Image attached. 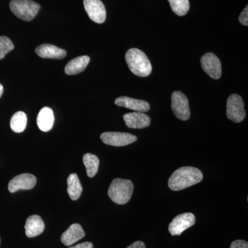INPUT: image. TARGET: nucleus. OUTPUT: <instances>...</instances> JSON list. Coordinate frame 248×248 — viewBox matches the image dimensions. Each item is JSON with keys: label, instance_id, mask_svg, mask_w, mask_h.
Returning <instances> with one entry per match:
<instances>
[{"label": "nucleus", "instance_id": "obj_4", "mask_svg": "<svg viewBox=\"0 0 248 248\" xmlns=\"http://www.w3.org/2000/svg\"><path fill=\"white\" fill-rule=\"evenodd\" d=\"M10 9L16 17L30 22L36 17L40 10V5L32 0H11Z\"/></svg>", "mask_w": 248, "mask_h": 248}, {"label": "nucleus", "instance_id": "obj_9", "mask_svg": "<svg viewBox=\"0 0 248 248\" xmlns=\"http://www.w3.org/2000/svg\"><path fill=\"white\" fill-rule=\"evenodd\" d=\"M84 6L91 20L97 24L105 22L107 11L101 0H84Z\"/></svg>", "mask_w": 248, "mask_h": 248}, {"label": "nucleus", "instance_id": "obj_19", "mask_svg": "<svg viewBox=\"0 0 248 248\" xmlns=\"http://www.w3.org/2000/svg\"><path fill=\"white\" fill-rule=\"evenodd\" d=\"M67 192L70 198L73 201L79 200L82 193L83 187L78 174L75 173L70 174L67 179Z\"/></svg>", "mask_w": 248, "mask_h": 248}, {"label": "nucleus", "instance_id": "obj_13", "mask_svg": "<svg viewBox=\"0 0 248 248\" xmlns=\"http://www.w3.org/2000/svg\"><path fill=\"white\" fill-rule=\"evenodd\" d=\"M115 104L118 107L126 108L135 112H146L150 110L149 103L141 99L128 97H120L115 99Z\"/></svg>", "mask_w": 248, "mask_h": 248}, {"label": "nucleus", "instance_id": "obj_6", "mask_svg": "<svg viewBox=\"0 0 248 248\" xmlns=\"http://www.w3.org/2000/svg\"><path fill=\"white\" fill-rule=\"evenodd\" d=\"M172 110L178 119L182 121L188 120L190 117V107L187 97L180 91L172 93Z\"/></svg>", "mask_w": 248, "mask_h": 248}, {"label": "nucleus", "instance_id": "obj_27", "mask_svg": "<svg viewBox=\"0 0 248 248\" xmlns=\"http://www.w3.org/2000/svg\"><path fill=\"white\" fill-rule=\"evenodd\" d=\"M127 248H146V246H145L144 243L139 241L133 243V244L130 245V246H128Z\"/></svg>", "mask_w": 248, "mask_h": 248}, {"label": "nucleus", "instance_id": "obj_14", "mask_svg": "<svg viewBox=\"0 0 248 248\" xmlns=\"http://www.w3.org/2000/svg\"><path fill=\"white\" fill-rule=\"evenodd\" d=\"M85 232L78 223L71 225L67 231L62 234L61 241L66 246H71L84 237Z\"/></svg>", "mask_w": 248, "mask_h": 248}, {"label": "nucleus", "instance_id": "obj_22", "mask_svg": "<svg viewBox=\"0 0 248 248\" xmlns=\"http://www.w3.org/2000/svg\"><path fill=\"white\" fill-rule=\"evenodd\" d=\"M173 12L179 16L187 14L190 9L189 0H169Z\"/></svg>", "mask_w": 248, "mask_h": 248}, {"label": "nucleus", "instance_id": "obj_28", "mask_svg": "<svg viewBox=\"0 0 248 248\" xmlns=\"http://www.w3.org/2000/svg\"><path fill=\"white\" fill-rule=\"evenodd\" d=\"M3 93H4V88H3L2 85L0 84V97L2 95Z\"/></svg>", "mask_w": 248, "mask_h": 248}, {"label": "nucleus", "instance_id": "obj_21", "mask_svg": "<svg viewBox=\"0 0 248 248\" xmlns=\"http://www.w3.org/2000/svg\"><path fill=\"white\" fill-rule=\"evenodd\" d=\"M27 125V116L22 111L15 113L11 120V128L15 133H20L25 130Z\"/></svg>", "mask_w": 248, "mask_h": 248}, {"label": "nucleus", "instance_id": "obj_11", "mask_svg": "<svg viewBox=\"0 0 248 248\" xmlns=\"http://www.w3.org/2000/svg\"><path fill=\"white\" fill-rule=\"evenodd\" d=\"M37 184V178L29 173L19 174L10 181L9 190L11 193L19 190H31L35 187Z\"/></svg>", "mask_w": 248, "mask_h": 248}, {"label": "nucleus", "instance_id": "obj_7", "mask_svg": "<svg viewBox=\"0 0 248 248\" xmlns=\"http://www.w3.org/2000/svg\"><path fill=\"white\" fill-rule=\"evenodd\" d=\"M100 138L105 144L117 147L128 146L138 140L135 135L119 132H106L101 135Z\"/></svg>", "mask_w": 248, "mask_h": 248}, {"label": "nucleus", "instance_id": "obj_2", "mask_svg": "<svg viewBox=\"0 0 248 248\" xmlns=\"http://www.w3.org/2000/svg\"><path fill=\"white\" fill-rule=\"evenodd\" d=\"M125 61L128 68L135 76L145 78L153 69L151 62L146 54L138 48H131L125 54Z\"/></svg>", "mask_w": 248, "mask_h": 248}, {"label": "nucleus", "instance_id": "obj_12", "mask_svg": "<svg viewBox=\"0 0 248 248\" xmlns=\"http://www.w3.org/2000/svg\"><path fill=\"white\" fill-rule=\"evenodd\" d=\"M124 120L125 125L130 128H147L151 124V117L144 112H134L125 114Z\"/></svg>", "mask_w": 248, "mask_h": 248}, {"label": "nucleus", "instance_id": "obj_8", "mask_svg": "<svg viewBox=\"0 0 248 248\" xmlns=\"http://www.w3.org/2000/svg\"><path fill=\"white\" fill-rule=\"evenodd\" d=\"M196 218L192 213H187L177 215L169 224L170 233L172 236L181 235L183 232L194 226Z\"/></svg>", "mask_w": 248, "mask_h": 248}, {"label": "nucleus", "instance_id": "obj_17", "mask_svg": "<svg viewBox=\"0 0 248 248\" xmlns=\"http://www.w3.org/2000/svg\"><path fill=\"white\" fill-rule=\"evenodd\" d=\"M90 60L91 59L86 55L73 59L67 63L65 67V73L69 76L79 74L86 69V67L89 65Z\"/></svg>", "mask_w": 248, "mask_h": 248}, {"label": "nucleus", "instance_id": "obj_24", "mask_svg": "<svg viewBox=\"0 0 248 248\" xmlns=\"http://www.w3.org/2000/svg\"><path fill=\"white\" fill-rule=\"evenodd\" d=\"M239 21L243 25H248V6H246L239 16Z\"/></svg>", "mask_w": 248, "mask_h": 248}, {"label": "nucleus", "instance_id": "obj_25", "mask_svg": "<svg viewBox=\"0 0 248 248\" xmlns=\"http://www.w3.org/2000/svg\"><path fill=\"white\" fill-rule=\"evenodd\" d=\"M231 248H248V243L244 240H236L232 243Z\"/></svg>", "mask_w": 248, "mask_h": 248}, {"label": "nucleus", "instance_id": "obj_3", "mask_svg": "<svg viewBox=\"0 0 248 248\" xmlns=\"http://www.w3.org/2000/svg\"><path fill=\"white\" fill-rule=\"evenodd\" d=\"M134 190V185L128 179H115L111 182L108 195L114 203L124 205L131 199Z\"/></svg>", "mask_w": 248, "mask_h": 248}, {"label": "nucleus", "instance_id": "obj_5", "mask_svg": "<svg viewBox=\"0 0 248 248\" xmlns=\"http://www.w3.org/2000/svg\"><path fill=\"white\" fill-rule=\"evenodd\" d=\"M227 117L235 123H240L246 116L244 103L242 98L236 94H233L228 97L227 101Z\"/></svg>", "mask_w": 248, "mask_h": 248}, {"label": "nucleus", "instance_id": "obj_15", "mask_svg": "<svg viewBox=\"0 0 248 248\" xmlns=\"http://www.w3.org/2000/svg\"><path fill=\"white\" fill-rule=\"evenodd\" d=\"M35 53L40 58L53 60H61L66 56V50L48 44L39 46L35 49Z\"/></svg>", "mask_w": 248, "mask_h": 248}, {"label": "nucleus", "instance_id": "obj_18", "mask_svg": "<svg viewBox=\"0 0 248 248\" xmlns=\"http://www.w3.org/2000/svg\"><path fill=\"white\" fill-rule=\"evenodd\" d=\"M54 120L53 110L48 107L43 108L37 116V125L42 131L48 132L53 128Z\"/></svg>", "mask_w": 248, "mask_h": 248}, {"label": "nucleus", "instance_id": "obj_20", "mask_svg": "<svg viewBox=\"0 0 248 248\" xmlns=\"http://www.w3.org/2000/svg\"><path fill=\"white\" fill-rule=\"evenodd\" d=\"M83 162L86 167L88 177L91 178L94 177L99 170V158L96 155L86 153L83 156Z\"/></svg>", "mask_w": 248, "mask_h": 248}, {"label": "nucleus", "instance_id": "obj_1", "mask_svg": "<svg viewBox=\"0 0 248 248\" xmlns=\"http://www.w3.org/2000/svg\"><path fill=\"white\" fill-rule=\"evenodd\" d=\"M203 178V173L200 169L186 166L172 173L169 180V186L172 190H182L199 184Z\"/></svg>", "mask_w": 248, "mask_h": 248}, {"label": "nucleus", "instance_id": "obj_29", "mask_svg": "<svg viewBox=\"0 0 248 248\" xmlns=\"http://www.w3.org/2000/svg\"><path fill=\"white\" fill-rule=\"evenodd\" d=\"M0 244H1V239H0Z\"/></svg>", "mask_w": 248, "mask_h": 248}, {"label": "nucleus", "instance_id": "obj_23", "mask_svg": "<svg viewBox=\"0 0 248 248\" xmlns=\"http://www.w3.org/2000/svg\"><path fill=\"white\" fill-rule=\"evenodd\" d=\"M14 49V44L9 37L5 36L0 37V60H2L6 55L12 51Z\"/></svg>", "mask_w": 248, "mask_h": 248}, {"label": "nucleus", "instance_id": "obj_16", "mask_svg": "<svg viewBox=\"0 0 248 248\" xmlns=\"http://www.w3.org/2000/svg\"><path fill=\"white\" fill-rule=\"evenodd\" d=\"M45 229V222L38 215H32L27 218L25 224L27 237L33 238L43 233Z\"/></svg>", "mask_w": 248, "mask_h": 248}, {"label": "nucleus", "instance_id": "obj_26", "mask_svg": "<svg viewBox=\"0 0 248 248\" xmlns=\"http://www.w3.org/2000/svg\"><path fill=\"white\" fill-rule=\"evenodd\" d=\"M69 248H93V245L91 242H84Z\"/></svg>", "mask_w": 248, "mask_h": 248}, {"label": "nucleus", "instance_id": "obj_10", "mask_svg": "<svg viewBox=\"0 0 248 248\" xmlns=\"http://www.w3.org/2000/svg\"><path fill=\"white\" fill-rule=\"evenodd\" d=\"M203 71L213 79H218L221 77V63L215 54H205L201 60Z\"/></svg>", "mask_w": 248, "mask_h": 248}]
</instances>
